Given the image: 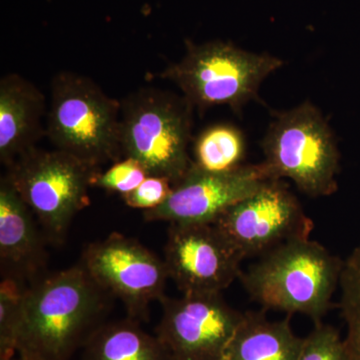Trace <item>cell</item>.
Returning a JSON list of instances; mask_svg holds the SVG:
<instances>
[{
	"label": "cell",
	"mask_w": 360,
	"mask_h": 360,
	"mask_svg": "<svg viewBox=\"0 0 360 360\" xmlns=\"http://www.w3.org/2000/svg\"><path fill=\"white\" fill-rule=\"evenodd\" d=\"M111 296L80 262L40 277L26 293L18 354L25 360H70L103 326Z\"/></svg>",
	"instance_id": "cell-1"
},
{
	"label": "cell",
	"mask_w": 360,
	"mask_h": 360,
	"mask_svg": "<svg viewBox=\"0 0 360 360\" xmlns=\"http://www.w3.org/2000/svg\"><path fill=\"white\" fill-rule=\"evenodd\" d=\"M342 265L317 241L295 239L265 253L238 279L265 310L307 315L317 323L331 309Z\"/></svg>",
	"instance_id": "cell-2"
},
{
	"label": "cell",
	"mask_w": 360,
	"mask_h": 360,
	"mask_svg": "<svg viewBox=\"0 0 360 360\" xmlns=\"http://www.w3.org/2000/svg\"><path fill=\"white\" fill-rule=\"evenodd\" d=\"M122 101L108 96L91 78L60 71L51 80L46 136L58 150L90 167L116 162Z\"/></svg>",
	"instance_id": "cell-3"
},
{
	"label": "cell",
	"mask_w": 360,
	"mask_h": 360,
	"mask_svg": "<svg viewBox=\"0 0 360 360\" xmlns=\"http://www.w3.org/2000/svg\"><path fill=\"white\" fill-rule=\"evenodd\" d=\"M193 108L186 97L167 90L142 87L132 92L122 101V155L174 186L194 163L188 153Z\"/></svg>",
	"instance_id": "cell-4"
},
{
	"label": "cell",
	"mask_w": 360,
	"mask_h": 360,
	"mask_svg": "<svg viewBox=\"0 0 360 360\" xmlns=\"http://www.w3.org/2000/svg\"><path fill=\"white\" fill-rule=\"evenodd\" d=\"M283 65L276 56L246 51L231 42L186 41L184 58L165 68L161 77L176 84L193 108L239 110L257 98L265 78Z\"/></svg>",
	"instance_id": "cell-5"
},
{
	"label": "cell",
	"mask_w": 360,
	"mask_h": 360,
	"mask_svg": "<svg viewBox=\"0 0 360 360\" xmlns=\"http://www.w3.org/2000/svg\"><path fill=\"white\" fill-rule=\"evenodd\" d=\"M264 165L311 198L338 191L340 151L326 118L311 103L277 115L262 141Z\"/></svg>",
	"instance_id": "cell-6"
},
{
	"label": "cell",
	"mask_w": 360,
	"mask_h": 360,
	"mask_svg": "<svg viewBox=\"0 0 360 360\" xmlns=\"http://www.w3.org/2000/svg\"><path fill=\"white\" fill-rule=\"evenodd\" d=\"M98 172L65 151L35 148L7 168L6 174L34 213L47 241L60 245L73 219L89 205V188Z\"/></svg>",
	"instance_id": "cell-7"
},
{
	"label": "cell",
	"mask_w": 360,
	"mask_h": 360,
	"mask_svg": "<svg viewBox=\"0 0 360 360\" xmlns=\"http://www.w3.org/2000/svg\"><path fill=\"white\" fill-rule=\"evenodd\" d=\"M243 257H262L277 246L309 238L314 224L281 179L229 207L214 222Z\"/></svg>",
	"instance_id": "cell-8"
},
{
	"label": "cell",
	"mask_w": 360,
	"mask_h": 360,
	"mask_svg": "<svg viewBox=\"0 0 360 360\" xmlns=\"http://www.w3.org/2000/svg\"><path fill=\"white\" fill-rule=\"evenodd\" d=\"M80 264L101 288L120 298L129 319L146 321L149 307L165 297V260L136 239L112 233L85 248Z\"/></svg>",
	"instance_id": "cell-9"
},
{
	"label": "cell",
	"mask_w": 360,
	"mask_h": 360,
	"mask_svg": "<svg viewBox=\"0 0 360 360\" xmlns=\"http://www.w3.org/2000/svg\"><path fill=\"white\" fill-rule=\"evenodd\" d=\"M160 303L156 336L174 360H224L243 314L232 309L221 293L165 295Z\"/></svg>",
	"instance_id": "cell-10"
},
{
	"label": "cell",
	"mask_w": 360,
	"mask_h": 360,
	"mask_svg": "<svg viewBox=\"0 0 360 360\" xmlns=\"http://www.w3.org/2000/svg\"><path fill=\"white\" fill-rule=\"evenodd\" d=\"M245 259L214 224H170L165 248L169 278L184 295L221 293Z\"/></svg>",
	"instance_id": "cell-11"
},
{
	"label": "cell",
	"mask_w": 360,
	"mask_h": 360,
	"mask_svg": "<svg viewBox=\"0 0 360 360\" xmlns=\"http://www.w3.org/2000/svg\"><path fill=\"white\" fill-rule=\"evenodd\" d=\"M274 179L264 162L241 165L225 172H210L194 165L174 184L165 203L143 212L146 221L214 224L229 207L257 193Z\"/></svg>",
	"instance_id": "cell-12"
},
{
	"label": "cell",
	"mask_w": 360,
	"mask_h": 360,
	"mask_svg": "<svg viewBox=\"0 0 360 360\" xmlns=\"http://www.w3.org/2000/svg\"><path fill=\"white\" fill-rule=\"evenodd\" d=\"M49 243L34 213L7 174L0 179V266L2 276L32 284L47 274Z\"/></svg>",
	"instance_id": "cell-13"
},
{
	"label": "cell",
	"mask_w": 360,
	"mask_h": 360,
	"mask_svg": "<svg viewBox=\"0 0 360 360\" xmlns=\"http://www.w3.org/2000/svg\"><path fill=\"white\" fill-rule=\"evenodd\" d=\"M46 98L39 87L18 73L0 79V161L6 168L37 148L46 135Z\"/></svg>",
	"instance_id": "cell-14"
},
{
	"label": "cell",
	"mask_w": 360,
	"mask_h": 360,
	"mask_svg": "<svg viewBox=\"0 0 360 360\" xmlns=\"http://www.w3.org/2000/svg\"><path fill=\"white\" fill-rule=\"evenodd\" d=\"M290 316L271 321L264 312H245L224 360H297L303 338L293 333Z\"/></svg>",
	"instance_id": "cell-15"
},
{
	"label": "cell",
	"mask_w": 360,
	"mask_h": 360,
	"mask_svg": "<svg viewBox=\"0 0 360 360\" xmlns=\"http://www.w3.org/2000/svg\"><path fill=\"white\" fill-rule=\"evenodd\" d=\"M82 360H174L158 336L132 319L103 323L84 347Z\"/></svg>",
	"instance_id": "cell-16"
},
{
	"label": "cell",
	"mask_w": 360,
	"mask_h": 360,
	"mask_svg": "<svg viewBox=\"0 0 360 360\" xmlns=\"http://www.w3.org/2000/svg\"><path fill=\"white\" fill-rule=\"evenodd\" d=\"M245 135L231 124L208 127L194 144V165L210 172H225L243 165L245 156Z\"/></svg>",
	"instance_id": "cell-17"
},
{
	"label": "cell",
	"mask_w": 360,
	"mask_h": 360,
	"mask_svg": "<svg viewBox=\"0 0 360 360\" xmlns=\"http://www.w3.org/2000/svg\"><path fill=\"white\" fill-rule=\"evenodd\" d=\"M341 316L347 326V360H360V243L343 260L340 286Z\"/></svg>",
	"instance_id": "cell-18"
},
{
	"label": "cell",
	"mask_w": 360,
	"mask_h": 360,
	"mask_svg": "<svg viewBox=\"0 0 360 360\" xmlns=\"http://www.w3.org/2000/svg\"><path fill=\"white\" fill-rule=\"evenodd\" d=\"M32 284L13 276H2L0 283V359L18 354L23 305Z\"/></svg>",
	"instance_id": "cell-19"
},
{
	"label": "cell",
	"mask_w": 360,
	"mask_h": 360,
	"mask_svg": "<svg viewBox=\"0 0 360 360\" xmlns=\"http://www.w3.org/2000/svg\"><path fill=\"white\" fill-rule=\"evenodd\" d=\"M148 176V170L141 162L124 158L113 163L106 172H98L92 179V186L124 195L136 189Z\"/></svg>",
	"instance_id": "cell-20"
},
{
	"label": "cell",
	"mask_w": 360,
	"mask_h": 360,
	"mask_svg": "<svg viewBox=\"0 0 360 360\" xmlns=\"http://www.w3.org/2000/svg\"><path fill=\"white\" fill-rule=\"evenodd\" d=\"M297 360H347L345 341L335 328L317 322L303 338Z\"/></svg>",
	"instance_id": "cell-21"
},
{
	"label": "cell",
	"mask_w": 360,
	"mask_h": 360,
	"mask_svg": "<svg viewBox=\"0 0 360 360\" xmlns=\"http://www.w3.org/2000/svg\"><path fill=\"white\" fill-rule=\"evenodd\" d=\"M174 184L167 177L149 175L131 193L122 195L127 206L136 210H153L165 202L172 193Z\"/></svg>",
	"instance_id": "cell-22"
},
{
	"label": "cell",
	"mask_w": 360,
	"mask_h": 360,
	"mask_svg": "<svg viewBox=\"0 0 360 360\" xmlns=\"http://www.w3.org/2000/svg\"><path fill=\"white\" fill-rule=\"evenodd\" d=\"M0 360H25L23 359L22 357H20V355H18V357L14 355L13 357H9V359H0Z\"/></svg>",
	"instance_id": "cell-23"
}]
</instances>
